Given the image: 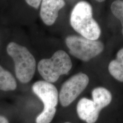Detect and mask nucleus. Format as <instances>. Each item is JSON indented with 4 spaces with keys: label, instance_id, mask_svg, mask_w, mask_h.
Masks as SVG:
<instances>
[{
    "label": "nucleus",
    "instance_id": "obj_1",
    "mask_svg": "<svg viewBox=\"0 0 123 123\" xmlns=\"http://www.w3.org/2000/svg\"><path fill=\"white\" fill-rule=\"evenodd\" d=\"M70 24L77 33L87 39L98 40L100 36V27L92 16V6L86 1H80L74 7Z\"/></svg>",
    "mask_w": 123,
    "mask_h": 123
},
{
    "label": "nucleus",
    "instance_id": "obj_2",
    "mask_svg": "<svg viewBox=\"0 0 123 123\" xmlns=\"http://www.w3.org/2000/svg\"><path fill=\"white\" fill-rule=\"evenodd\" d=\"M6 50L14 62L17 78L22 83H29L35 74L36 68L35 58L26 47L15 42L9 43Z\"/></svg>",
    "mask_w": 123,
    "mask_h": 123
},
{
    "label": "nucleus",
    "instance_id": "obj_3",
    "mask_svg": "<svg viewBox=\"0 0 123 123\" xmlns=\"http://www.w3.org/2000/svg\"><path fill=\"white\" fill-rule=\"evenodd\" d=\"M32 90L44 105L43 110L37 117L36 123H50L55 116L59 99L57 89L51 83L40 80L34 83Z\"/></svg>",
    "mask_w": 123,
    "mask_h": 123
},
{
    "label": "nucleus",
    "instance_id": "obj_4",
    "mask_svg": "<svg viewBox=\"0 0 123 123\" xmlns=\"http://www.w3.org/2000/svg\"><path fill=\"white\" fill-rule=\"evenodd\" d=\"M72 66V61L67 53L58 50L51 58L40 61L38 70L44 80L52 83L56 82L61 75L67 74Z\"/></svg>",
    "mask_w": 123,
    "mask_h": 123
},
{
    "label": "nucleus",
    "instance_id": "obj_5",
    "mask_svg": "<svg viewBox=\"0 0 123 123\" xmlns=\"http://www.w3.org/2000/svg\"><path fill=\"white\" fill-rule=\"evenodd\" d=\"M66 44L71 54L84 62H88L100 54L104 49L101 41L76 35L67 37Z\"/></svg>",
    "mask_w": 123,
    "mask_h": 123
},
{
    "label": "nucleus",
    "instance_id": "obj_6",
    "mask_svg": "<svg viewBox=\"0 0 123 123\" xmlns=\"http://www.w3.org/2000/svg\"><path fill=\"white\" fill-rule=\"evenodd\" d=\"M89 83V78L83 73H78L71 77L63 84L59 95L63 107L70 105L85 90Z\"/></svg>",
    "mask_w": 123,
    "mask_h": 123
},
{
    "label": "nucleus",
    "instance_id": "obj_7",
    "mask_svg": "<svg viewBox=\"0 0 123 123\" xmlns=\"http://www.w3.org/2000/svg\"><path fill=\"white\" fill-rule=\"evenodd\" d=\"M64 5V0H42L40 17L44 24L47 26L54 24L58 17L59 10Z\"/></svg>",
    "mask_w": 123,
    "mask_h": 123
},
{
    "label": "nucleus",
    "instance_id": "obj_8",
    "mask_svg": "<svg viewBox=\"0 0 123 123\" xmlns=\"http://www.w3.org/2000/svg\"><path fill=\"white\" fill-rule=\"evenodd\" d=\"M100 110L93 100L83 98L78 102L76 111L79 118L87 123H95L98 120Z\"/></svg>",
    "mask_w": 123,
    "mask_h": 123
},
{
    "label": "nucleus",
    "instance_id": "obj_9",
    "mask_svg": "<svg viewBox=\"0 0 123 123\" xmlns=\"http://www.w3.org/2000/svg\"><path fill=\"white\" fill-rule=\"evenodd\" d=\"M92 100L97 107L101 110L111 103L112 96L111 93L104 87H97L92 92Z\"/></svg>",
    "mask_w": 123,
    "mask_h": 123
},
{
    "label": "nucleus",
    "instance_id": "obj_10",
    "mask_svg": "<svg viewBox=\"0 0 123 123\" xmlns=\"http://www.w3.org/2000/svg\"><path fill=\"white\" fill-rule=\"evenodd\" d=\"M108 70L115 79L123 82V48L117 52L116 59L110 63Z\"/></svg>",
    "mask_w": 123,
    "mask_h": 123
},
{
    "label": "nucleus",
    "instance_id": "obj_11",
    "mask_svg": "<svg viewBox=\"0 0 123 123\" xmlns=\"http://www.w3.org/2000/svg\"><path fill=\"white\" fill-rule=\"evenodd\" d=\"M17 88V82L13 75L0 66V90L14 91Z\"/></svg>",
    "mask_w": 123,
    "mask_h": 123
},
{
    "label": "nucleus",
    "instance_id": "obj_12",
    "mask_svg": "<svg viewBox=\"0 0 123 123\" xmlns=\"http://www.w3.org/2000/svg\"><path fill=\"white\" fill-rule=\"evenodd\" d=\"M112 14L115 17L120 21L122 26V34L123 35V0H116L111 6Z\"/></svg>",
    "mask_w": 123,
    "mask_h": 123
},
{
    "label": "nucleus",
    "instance_id": "obj_13",
    "mask_svg": "<svg viewBox=\"0 0 123 123\" xmlns=\"http://www.w3.org/2000/svg\"><path fill=\"white\" fill-rule=\"evenodd\" d=\"M42 0H25L26 3L30 6H32L34 8H38L40 4H41Z\"/></svg>",
    "mask_w": 123,
    "mask_h": 123
},
{
    "label": "nucleus",
    "instance_id": "obj_14",
    "mask_svg": "<svg viewBox=\"0 0 123 123\" xmlns=\"http://www.w3.org/2000/svg\"><path fill=\"white\" fill-rule=\"evenodd\" d=\"M0 123H9L8 120L5 117L0 115Z\"/></svg>",
    "mask_w": 123,
    "mask_h": 123
},
{
    "label": "nucleus",
    "instance_id": "obj_15",
    "mask_svg": "<svg viewBox=\"0 0 123 123\" xmlns=\"http://www.w3.org/2000/svg\"><path fill=\"white\" fill-rule=\"evenodd\" d=\"M95 1H98L99 2H103V1H105V0H95Z\"/></svg>",
    "mask_w": 123,
    "mask_h": 123
},
{
    "label": "nucleus",
    "instance_id": "obj_16",
    "mask_svg": "<svg viewBox=\"0 0 123 123\" xmlns=\"http://www.w3.org/2000/svg\"><path fill=\"white\" fill-rule=\"evenodd\" d=\"M70 123V122H66V123Z\"/></svg>",
    "mask_w": 123,
    "mask_h": 123
}]
</instances>
